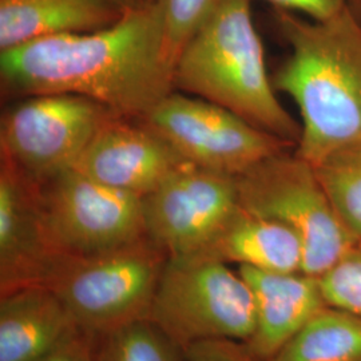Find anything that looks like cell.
Masks as SVG:
<instances>
[{
	"instance_id": "6da1fadb",
	"label": "cell",
	"mask_w": 361,
	"mask_h": 361,
	"mask_svg": "<svg viewBox=\"0 0 361 361\" xmlns=\"http://www.w3.org/2000/svg\"><path fill=\"white\" fill-rule=\"evenodd\" d=\"M3 90L75 94L141 119L174 89V62L157 0L92 32L35 39L0 51Z\"/></svg>"
},
{
	"instance_id": "7a4b0ae2",
	"label": "cell",
	"mask_w": 361,
	"mask_h": 361,
	"mask_svg": "<svg viewBox=\"0 0 361 361\" xmlns=\"http://www.w3.org/2000/svg\"><path fill=\"white\" fill-rule=\"evenodd\" d=\"M290 47L271 78L276 91L296 102L301 135L295 152L317 165L361 137V22L352 8L316 22L276 10Z\"/></svg>"
},
{
	"instance_id": "3957f363",
	"label": "cell",
	"mask_w": 361,
	"mask_h": 361,
	"mask_svg": "<svg viewBox=\"0 0 361 361\" xmlns=\"http://www.w3.org/2000/svg\"><path fill=\"white\" fill-rule=\"evenodd\" d=\"M174 89L207 99L292 143L297 123L276 95L250 0H222L180 52Z\"/></svg>"
},
{
	"instance_id": "277c9868",
	"label": "cell",
	"mask_w": 361,
	"mask_h": 361,
	"mask_svg": "<svg viewBox=\"0 0 361 361\" xmlns=\"http://www.w3.org/2000/svg\"><path fill=\"white\" fill-rule=\"evenodd\" d=\"M168 255L142 240L95 256L62 258L43 288L63 302L79 329L91 337L147 320Z\"/></svg>"
},
{
	"instance_id": "5b68a950",
	"label": "cell",
	"mask_w": 361,
	"mask_h": 361,
	"mask_svg": "<svg viewBox=\"0 0 361 361\" xmlns=\"http://www.w3.org/2000/svg\"><path fill=\"white\" fill-rule=\"evenodd\" d=\"M214 258H169L147 320L185 350L207 340L246 343L256 328L255 295L240 271Z\"/></svg>"
},
{
	"instance_id": "8992f818",
	"label": "cell",
	"mask_w": 361,
	"mask_h": 361,
	"mask_svg": "<svg viewBox=\"0 0 361 361\" xmlns=\"http://www.w3.org/2000/svg\"><path fill=\"white\" fill-rule=\"evenodd\" d=\"M238 205L284 224L304 247L302 271L320 277L357 240L338 219L313 164L285 150L235 177Z\"/></svg>"
},
{
	"instance_id": "52a82bcc",
	"label": "cell",
	"mask_w": 361,
	"mask_h": 361,
	"mask_svg": "<svg viewBox=\"0 0 361 361\" xmlns=\"http://www.w3.org/2000/svg\"><path fill=\"white\" fill-rule=\"evenodd\" d=\"M140 121L186 162L231 177L295 147L225 107L176 90Z\"/></svg>"
},
{
	"instance_id": "ba28073f",
	"label": "cell",
	"mask_w": 361,
	"mask_h": 361,
	"mask_svg": "<svg viewBox=\"0 0 361 361\" xmlns=\"http://www.w3.org/2000/svg\"><path fill=\"white\" fill-rule=\"evenodd\" d=\"M116 116L75 94L26 97L1 116V157L39 183L46 182L74 168L94 135Z\"/></svg>"
},
{
	"instance_id": "9c48e42d",
	"label": "cell",
	"mask_w": 361,
	"mask_h": 361,
	"mask_svg": "<svg viewBox=\"0 0 361 361\" xmlns=\"http://www.w3.org/2000/svg\"><path fill=\"white\" fill-rule=\"evenodd\" d=\"M52 237L70 256H95L146 235L143 197L110 188L68 169L40 183Z\"/></svg>"
},
{
	"instance_id": "30bf717a",
	"label": "cell",
	"mask_w": 361,
	"mask_h": 361,
	"mask_svg": "<svg viewBox=\"0 0 361 361\" xmlns=\"http://www.w3.org/2000/svg\"><path fill=\"white\" fill-rule=\"evenodd\" d=\"M237 207L235 177L183 162L143 197L146 235L169 258L198 256Z\"/></svg>"
},
{
	"instance_id": "8fae6325",
	"label": "cell",
	"mask_w": 361,
	"mask_h": 361,
	"mask_svg": "<svg viewBox=\"0 0 361 361\" xmlns=\"http://www.w3.org/2000/svg\"><path fill=\"white\" fill-rule=\"evenodd\" d=\"M65 256L44 216L40 183L1 157L0 296L44 286Z\"/></svg>"
},
{
	"instance_id": "7c38bea8",
	"label": "cell",
	"mask_w": 361,
	"mask_h": 361,
	"mask_svg": "<svg viewBox=\"0 0 361 361\" xmlns=\"http://www.w3.org/2000/svg\"><path fill=\"white\" fill-rule=\"evenodd\" d=\"M186 162L140 119H109L78 158L74 170L110 188L145 197Z\"/></svg>"
},
{
	"instance_id": "4fadbf2b",
	"label": "cell",
	"mask_w": 361,
	"mask_h": 361,
	"mask_svg": "<svg viewBox=\"0 0 361 361\" xmlns=\"http://www.w3.org/2000/svg\"><path fill=\"white\" fill-rule=\"evenodd\" d=\"M256 301V328L246 347L268 361L326 307L320 279L304 271L281 273L240 267Z\"/></svg>"
},
{
	"instance_id": "5bb4252c",
	"label": "cell",
	"mask_w": 361,
	"mask_h": 361,
	"mask_svg": "<svg viewBox=\"0 0 361 361\" xmlns=\"http://www.w3.org/2000/svg\"><path fill=\"white\" fill-rule=\"evenodd\" d=\"M79 329L63 302L43 286L0 296V361H35Z\"/></svg>"
},
{
	"instance_id": "9a60e30c",
	"label": "cell",
	"mask_w": 361,
	"mask_h": 361,
	"mask_svg": "<svg viewBox=\"0 0 361 361\" xmlns=\"http://www.w3.org/2000/svg\"><path fill=\"white\" fill-rule=\"evenodd\" d=\"M198 256L281 273L302 271L304 265V247L296 233L240 205Z\"/></svg>"
},
{
	"instance_id": "2e32d148",
	"label": "cell",
	"mask_w": 361,
	"mask_h": 361,
	"mask_svg": "<svg viewBox=\"0 0 361 361\" xmlns=\"http://www.w3.org/2000/svg\"><path fill=\"white\" fill-rule=\"evenodd\" d=\"M123 13L111 0H0V51L44 37L102 30Z\"/></svg>"
},
{
	"instance_id": "e0dca14e",
	"label": "cell",
	"mask_w": 361,
	"mask_h": 361,
	"mask_svg": "<svg viewBox=\"0 0 361 361\" xmlns=\"http://www.w3.org/2000/svg\"><path fill=\"white\" fill-rule=\"evenodd\" d=\"M268 361H361V314L326 305Z\"/></svg>"
},
{
	"instance_id": "ac0fdd59",
	"label": "cell",
	"mask_w": 361,
	"mask_h": 361,
	"mask_svg": "<svg viewBox=\"0 0 361 361\" xmlns=\"http://www.w3.org/2000/svg\"><path fill=\"white\" fill-rule=\"evenodd\" d=\"M338 219L355 240H361V137L314 165Z\"/></svg>"
},
{
	"instance_id": "d6986e66",
	"label": "cell",
	"mask_w": 361,
	"mask_h": 361,
	"mask_svg": "<svg viewBox=\"0 0 361 361\" xmlns=\"http://www.w3.org/2000/svg\"><path fill=\"white\" fill-rule=\"evenodd\" d=\"M95 361H186L185 353L149 320L94 337Z\"/></svg>"
},
{
	"instance_id": "ffe728a7",
	"label": "cell",
	"mask_w": 361,
	"mask_h": 361,
	"mask_svg": "<svg viewBox=\"0 0 361 361\" xmlns=\"http://www.w3.org/2000/svg\"><path fill=\"white\" fill-rule=\"evenodd\" d=\"M164 18L166 46L176 61L192 39L198 28L202 26L210 15L217 10L222 0H157Z\"/></svg>"
},
{
	"instance_id": "44dd1931",
	"label": "cell",
	"mask_w": 361,
	"mask_h": 361,
	"mask_svg": "<svg viewBox=\"0 0 361 361\" xmlns=\"http://www.w3.org/2000/svg\"><path fill=\"white\" fill-rule=\"evenodd\" d=\"M319 279L328 305L361 314V240Z\"/></svg>"
},
{
	"instance_id": "7402d4cb",
	"label": "cell",
	"mask_w": 361,
	"mask_h": 361,
	"mask_svg": "<svg viewBox=\"0 0 361 361\" xmlns=\"http://www.w3.org/2000/svg\"><path fill=\"white\" fill-rule=\"evenodd\" d=\"M186 361H262L256 357L245 343L235 340H207L183 350Z\"/></svg>"
},
{
	"instance_id": "603a6c76",
	"label": "cell",
	"mask_w": 361,
	"mask_h": 361,
	"mask_svg": "<svg viewBox=\"0 0 361 361\" xmlns=\"http://www.w3.org/2000/svg\"><path fill=\"white\" fill-rule=\"evenodd\" d=\"M288 13H298L308 16L310 20L324 22L344 11L350 6V0H265Z\"/></svg>"
},
{
	"instance_id": "cb8c5ba5",
	"label": "cell",
	"mask_w": 361,
	"mask_h": 361,
	"mask_svg": "<svg viewBox=\"0 0 361 361\" xmlns=\"http://www.w3.org/2000/svg\"><path fill=\"white\" fill-rule=\"evenodd\" d=\"M35 361H95L94 337L78 329Z\"/></svg>"
},
{
	"instance_id": "d4e9b609",
	"label": "cell",
	"mask_w": 361,
	"mask_h": 361,
	"mask_svg": "<svg viewBox=\"0 0 361 361\" xmlns=\"http://www.w3.org/2000/svg\"><path fill=\"white\" fill-rule=\"evenodd\" d=\"M116 6H118L119 8H122L123 11L130 10V8H134V7H140L143 6L152 0H111Z\"/></svg>"
},
{
	"instance_id": "484cf974",
	"label": "cell",
	"mask_w": 361,
	"mask_h": 361,
	"mask_svg": "<svg viewBox=\"0 0 361 361\" xmlns=\"http://www.w3.org/2000/svg\"><path fill=\"white\" fill-rule=\"evenodd\" d=\"M350 6H352V8L357 13V11H360L361 13V0H350Z\"/></svg>"
}]
</instances>
